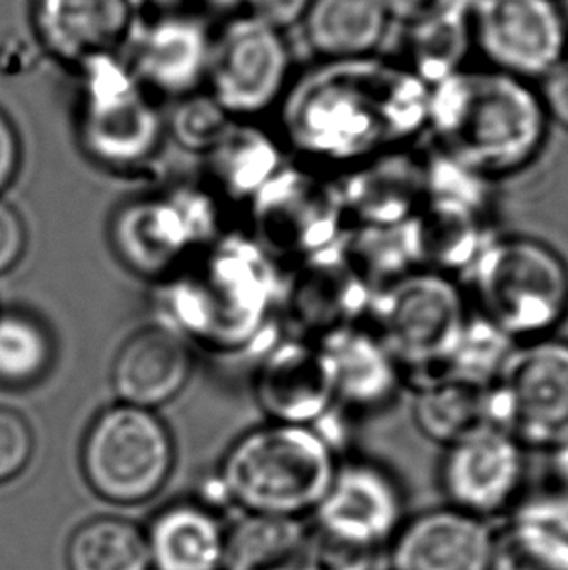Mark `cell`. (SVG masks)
I'll use <instances>...</instances> for the list:
<instances>
[{
  "instance_id": "6da1fadb",
  "label": "cell",
  "mask_w": 568,
  "mask_h": 570,
  "mask_svg": "<svg viewBox=\"0 0 568 570\" xmlns=\"http://www.w3.org/2000/svg\"><path fill=\"white\" fill-rule=\"evenodd\" d=\"M278 104L286 147L307 168L337 176L413 147L427 131L429 86L372 55L323 61Z\"/></svg>"
},
{
  "instance_id": "7a4b0ae2",
  "label": "cell",
  "mask_w": 568,
  "mask_h": 570,
  "mask_svg": "<svg viewBox=\"0 0 568 570\" xmlns=\"http://www.w3.org/2000/svg\"><path fill=\"white\" fill-rule=\"evenodd\" d=\"M549 125L538 88L491 67L460 69L429 88L424 135L438 155L487 181L536 163Z\"/></svg>"
},
{
  "instance_id": "3957f363",
  "label": "cell",
  "mask_w": 568,
  "mask_h": 570,
  "mask_svg": "<svg viewBox=\"0 0 568 570\" xmlns=\"http://www.w3.org/2000/svg\"><path fill=\"white\" fill-rule=\"evenodd\" d=\"M164 283L161 324L215 353L252 347L283 309L277 262L252 236L221 234Z\"/></svg>"
},
{
  "instance_id": "277c9868",
  "label": "cell",
  "mask_w": 568,
  "mask_h": 570,
  "mask_svg": "<svg viewBox=\"0 0 568 570\" xmlns=\"http://www.w3.org/2000/svg\"><path fill=\"white\" fill-rule=\"evenodd\" d=\"M335 471L333 446L315 426L271 421L232 444L216 483L252 514L296 518L317 509Z\"/></svg>"
},
{
  "instance_id": "5b68a950",
  "label": "cell",
  "mask_w": 568,
  "mask_h": 570,
  "mask_svg": "<svg viewBox=\"0 0 568 570\" xmlns=\"http://www.w3.org/2000/svg\"><path fill=\"white\" fill-rule=\"evenodd\" d=\"M468 301L515 343L555 335L568 316V265L530 236H492L469 267Z\"/></svg>"
},
{
  "instance_id": "8992f818",
  "label": "cell",
  "mask_w": 568,
  "mask_h": 570,
  "mask_svg": "<svg viewBox=\"0 0 568 570\" xmlns=\"http://www.w3.org/2000/svg\"><path fill=\"white\" fill-rule=\"evenodd\" d=\"M471 316L456 278L413 269L376 288L364 324L392 353L403 384L423 387L444 368Z\"/></svg>"
},
{
  "instance_id": "52a82bcc",
  "label": "cell",
  "mask_w": 568,
  "mask_h": 570,
  "mask_svg": "<svg viewBox=\"0 0 568 570\" xmlns=\"http://www.w3.org/2000/svg\"><path fill=\"white\" fill-rule=\"evenodd\" d=\"M80 72V147L109 170H139L158 155L166 132L150 92L121 57L88 62Z\"/></svg>"
},
{
  "instance_id": "ba28073f",
  "label": "cell",
  "mask_w": 568,
  "mask_h": 570,
  "mask_svg": "<svg viewBox=\"0 0 568 570\" xmlns=\"http://www.w3.org/2000/svg\"><path fill=\"white\" fill-rule=\"evenodd\" d=\"M489 423L523 448L554 452L568 442V341L516 343L487 392Z\"/></svg>"
},
{
  "instance_id": "9c48e42d",
  "label": "cell",
  "mask_w": 568,
  "mask_h": 570,
  "mask_svg": "<svg viewBox=\"0 0 568 570\" xmlns=\"http://www.w3.org/2000/svg\"><path fill=\"white\" fill-rule=\"evenodd\" d=\"M174 458L172 432L158 413L127 403L104 409L82 442L86 481L117 504L153 499L168 481Z\"/></svg>"
},
{
  "instance_id": "30bf717a",
  "label": "cell",
  "mask_w": 568,
  "mask_h": 570,
  "mask_svg": "<svg viewBox=\"0 0 568 570\" xmlns=\"http://www.w3.org/2000/svg\"><path fill=\"white\" fill-rule=\"evenodd\" d=\"M252 238L278 263L306 262L341 244L351 228L337 178L307 166H283L249 199Z\"/></svg>"
},
{
  "instance_id": "8fae6325",
  "label": "cell",
  "mask_w": 568,
  "mask_h": 570,
  "mask_svg": "<svg viewBox=\"0 0 568 570\" xmlns=\"http://www.w3.org/2000/svg\"><path fill=\"white\" fill-rule=\"evenodd\" d=\"M218 236L216 207L197 189H172L129 200L111 223V244L127 269L161 281Z\"/></svg>"
},
{
  "instance_id": "7c38bea8",
  "label": "cell",
  "mask_w": 568,
  "mask_h": 570,
  "mask_svg": "<svg viewBox=\"0 0 568 570\" xmlns=\"http://www.w3.org/2000/svg\"><path fill=\"white\" fill-rule=\"evenodd\" d=\"M291 62L283 31L252 14L234 18L215 33L208 96L232 119L265 114L288 90Z\"/></svg>"
},
{
  "instance_id": "4fadbf2b",
  "label": "cell",
  "mask_w": 568,
  "mask_h": 570,
  "mask_svg": "<svg viewBox=\"0 0 568 570\" xmlns=\"http://www.w3.org/2000/svg\"><path fill=\"white\" fill-rule=\"evenodd\" d=\"M471 36L491 69L528 82L543 80L568 55L559 0H477Z\"/></svg>"
},
{
  "instance_id": "5bb4252c",
  "label": "cell",
  "mask_w": 568,
  "mask_h": 570,
  "mask_svg": "<svg viewBox=\"0 0 568 570\" xmlns=\"http://www.w3.org/2000/svg\"><path fill=\"white\" fill-rule=\"evenodd\" d=\"M145 7V0H31V23L47 53L80 70L131 49Z\"/></svg>"
},
{
  "instance_id": "9a60e30c",
  "label": "cell",
  "mask_w": 568,
  "mask_h": 570,
  "mask_svg": "<svg viewBox=\"0 0 568 570\" xmlns=\"http://www.w3.org/2000/svg\"><path fill=\"white\" fill-rule=\"evenodd\" d=\"M445 448L440 483L452 509L487 518L515 502L526 473V450L507 432L484 424Z\"/></svg>"
},
{
  "instance_id": "2e32d148",
  "label": "cell",
  "mask_w": 568,
  "mask_h": 570,
  "mask_svg": "<svg viewBox=\"0 0 568 570\" xmlns=\"http://www.w3.org/2000/svg\"><path fill=\"white\" fill-rule=\"evenodd\" d=\"M284 283L283 309L298 337L322 340L349 325L364 324L376 288L362 277L341 244L294 265Z\"/></svg>"
},
{
  "instance_id": "e0dca14e",
  "label": "cell",
  "mask_w": 568,
  "mask_h": 570,
  "mask_svg": "<svg viewBox=\"0 0 568 570\" xmlns=\"http://www.w3.org/2000/svg\"><path fill=\"white\" fill-rule=\"evenodd\" d=\"M255 400L273 423L317 426L337 405L330 358L320 341L271 345L254 380Z\"/></svg>"
},
{
  "instance_id": "ac0fdd59",
  "label": "cell",
  "mask_w": 568,
  "mask_h": 570,
  "mask_svg": "<svg viewBox=\"0 0 568 570\" xmlns=\"http://www.w3.org/2000/svg\"><path fill=\"white\" fill-rule=\"evenodd\" d=\"M315 512L317 532L359 548L380 549L401 528L403 499L384 468L349 462L337 468Z\"/></svg>"
},
{
  "instance_id": "d6986e66",
  "label": "cell",
  "mask_w": 568,
  "mask_h": 570,
  "mask_svg": "<svg viewBox=\"0 0 568 570\" xmlns=\"http://www.w3.org/2000/svg\"><path fill=\"white\" fill-rule=\"evenodd\" d=\"M213 43L215 33L205 20L182 10L161 12L143 23L129 67L148 92L184 100L207 85Z\"/></svg>"
},
{
  "instance_id": "ffe728a7",
  "label": "cell",
  "mask_w": 568,
  "mask_h": 570,
  "mask_svg": "<svg viewBox=\"0 0 568 570\" xmlns=\"http://www.w3.org/2000/svg\"><path fill=\"white\" fill-rule=\"evenodd\" d=\"M335 178L351 226H403L429 193L427 156L413 147L378 156Z\"/></svg>"
},
{
  "instance_id": "44dd1931",
  "label": "cell",
  "mask_w": 568,
  "mask_h": 570,
  "mask_svg": "<svg viewBox=\"0 0 568 570\" xmlns=\"http://www.w3.org/2000/svg\"><path fill=\"white\" fill-rule=\"evenodd\" d=\"M192 371V345L158 322L140 327L119 347L111 385L119 403L156 411L184 392Z\"/></svg>"
},
{
  "instance_id": "7402d4cb",
  "label": "cell",
  "mask_w": 568,
  "mask_h": 570,
  "mask_svg": "<svg viewBox=\"0 0 568 570\" xmlns=\"http://www.w3.org/2000/svg\"><path fill=\"white\" fill-rule=\"evenodd\" d=\"M494 535L458 509L419 514L395 533L392 570H492Z\"/></svg>"
},
{
  "instance_id": "603a6c76",
  "label": "cell",
  "mask_w": 568,
  "mask_h": 570,
  "mask_svg": "<svg viewBox=\"0 0 568 570\" xmlns=\"http://www.w3.org/2000/svg\"><path fill=\"white\" fill-rule=\"evenodd\" d=\"M491 238L484 205L440 195H427L421 208L403 224L413 269L450 277L468 273Z\"/></svg>"
},
{
  "instance_id": "cb8c5ba5",
  "label": "cell",
  "mask_w": 568,
  "mask_h": 570,
  "mask_svg": "<svg viewBox=\"0 0 568 570\" xmlns=\"http://www.w3.org/2000/svg\"><path fill=\"white\" fill-rule=\"evenodd\" d=\"M317 341L330 358L339 407L378 411L405 385L400 364L369 325H349Z\"/></svg>"
},
{
  "instance_id": "d4e9b609",
  "label": "cell",
  "mask_w": 568,
  "mask_h": 570,
  "mask_svg": "<svg viewBox=\"0 0 568 570\" xmlns=\"http://www.w3.org/2000/svg\"><path fill=\"white\" fill-rule=\"evenodd\" d=\"M492 570H568V493L539 494L494 538Z\"/></svg>"
},
{
  "instance_id": "484cf974",
  "label": "cell",
  "mask_w": 568,
  "mask_h": 570,
  "mask_svg": "<svg viewBox=\"0 0 568 570\" xmlns=\"http://www.w3.org/2000/svg\"><path fill=\"white\" fill-rule=\"evenodd\" d=\"M302 23L323 61H345L376 53L392 16L385 0H312Z\"/></svg>"
},
{
  "instance_id": "4316f807",
  "label": "cell",
  "mask_w": 568,
  "mask_h": 570,
  "mask_svg": "<svg viewBox=\"0 0 568 570\" xmlns=\"http://www.w3.org/2000/svg\"><path fill=\"white\" fill-rule=\"evenodd\" d=\"M146 541L154 570H218L223 567V528L205 507H169L156 517Z\"/></svg>"
},
{
  "instance_id": "83f0119b",
  "label": "cell",
  "mask_w": 568,
  "mask_h": 570,
  "mask_svg": "<svg viewBox=\"0 0 568 570\" xmlns=\"http://www.w3.org/2000/svg\"><path fill=\"white\" fill-rule=\"evenodd\" d=\"M306 532L296 518L252 514L224 533L226 570H281L304 557Z\"/></svg>"
},
{
  "instance_id": "f1b7e54d",
  "label": "cell",
  "mask_w": 568,
  "mask_h": 570,
  "mask_svg": "<svg viewBox=\"0 0 568 570\" xmlns=\"http://www.w3.org/2000/svg\"><path fill=\"white\" fill-rule=\"evenodd\" d=\"M398 59L423 85L434 86L463 69V61L473 46L471 16L444 14L403 26Z\"/></svg>"
},
{
  "instance_id": "f546056e",
  "label": "cell",
  "mask_w": 568,
  "mask_h": 570,
  "mask_svg": "<svg viewBox=\"0 0 568 570\" xmlns=\"http://www.w3.org/2000/svg\"><path fill=\"white\" fill-rule=\"evenodd\" d=\"M207 160L218 189L247 203L283 168L277 142L249 125L232 124Z\"/></svg>"
},
{
  "instance_id": "4dcf8cb0",
  "label": "cell",
  "mask_w": 568,
  "mask_h": 570,
  "mask_svg": "<svg viewBox=\"0 0 568 570\" xmlns=\"http://www.w3.org/2000/svg\"><path fill=\"white\" fill-rule=\"evenodd\" d=\"M484 385L469 384L461 380H440L415 390L413 415L419 431L440 444L453 440L489 423Z\"/></svg>"
},
{
  "instance_id": "1f68e13d",
  "label": "cell",
  "mask_w": 568,
  "mask_h": 570,
  "mask_svg": "<svg viewBox=\"0 0 568 570\" xmlns=\"http://www.w3.org/2000/svg\"><path fill=\"white\" fill-rule=\"evenodd\" d=\"M70 570H150L146 533L121 518H94L72 533Z\"/></svg>"
},
{
  "instance_id": "d6a6232c",
  "label": "cell",
  "mask_w": 568,
  "mask_h": 570,
  "mask_svg": "<svg viewBox=\"0 0 568 570\" xmlns=\"http://www.w3.org/2000/svg\"><path fill=\"white\" fill-rule=\"evenodd\" d=\"M55 363L53 333L26 309L0 312V385L30 387L46 379Z\"/></svg>"
},
{
  "instance_id": "836d02e7",
  "label": "cell",
  "mask_w": 568,
  "mask_h": 570,
  "mask_svg": "<svg viewBox=\"0 0 568 570\" xmlns=\"http://www.w3.org/2000/svg\"><path fill=\"white\" fill-rule=\"evenodd\" d=\"M232 124L234 119L208 94H193L179 104L169 121V131L182 147L207 156Z\"/></svg>"
},
{
  "instance_id": "e575fe53",
  "label": "cell",
  "mask_w": 568,
  "mask_h": 570,
  "mask_svg": "<svg viewBox=\"0 0 568 570\" xmlns=\"http://www.w3.org/2000/svg\"><path fill=\"white\" fill-rule=\"evenodd\" d=\"M33 431L16 409L0 405V483L20 475L33 455Z\"/></svg>"
},
{
  "instance_id": "d590c367",
  "label": "cell",
  "mask_w": 568,
  "mask_h": 570,
  "mask_svg": "<svg viewBox=\"0 0 568 570\" xmlns=\"http://www.w3.org/2000/svg\"><path fill=\"white\" fill-rule=\"evenodd\" d=\"M380 549L359 548L317 532L306 541L304 561L314 570H376Z\"/></svg>"
},
{
  "instance_id": "8d00e7d4",
  "label": "cell",
  "mask_w": 568,
  "mask_h": 570,
  "mask_svg": "<svg viewBox=\"0 0 568 570\" xmlns=\"http://www.w3.org/2000/svg\"><path fill=\"white\" fill-rule=\"evenodd\" d=\"M390 16L401 26L423 22L444 14H469L473 12L477 0H385Z\"/></svg>"
},
{
  "instance_id": "74e56055",
  "label": "cell",
  "mask_w": 568,
  "mask_h": 570,
  "mask_svg": "<svg viewBox=\"0 0 568 570\" xmlns=\"http://www.w3.org/2000/svg\"><path fill=\"white\" fill-rule=\"evenodd\" d=\"M28 246L26 224L20 213L0 197V275L22 262Z\"/></svg>"
},
{
  "instance_id": "f35d334b",
  "label": "cell",
  "mask_w": 568,
  "mask_h": 570,
  "mask_svg": "<svg viewBox=\"0 0 568 570\" xmlns=\"http://www.w3.org/2000/svg\"><path fill=\"white\" fill-rule=\"evenodd\" d=\"M549 124L561 125L568 131V55L543 80L539 88Z\"/></svg>"
},
{
  "instance_id": "ab89813d",
  "label": "cell",
  "mask_w": 568,
  "mask_h": 570,
  "mask_svg": "<svg viewBox=\"0 0 568 570\" xmlns=\"http://www.w3.org/2000/svg\"><path fill=\"white\" fill-rule=\"evenodd\" d=\"M310 4L312 0H247L246 8L249 14L284 31L304 20Z\"/></svg>"
},
{
  "instance_id": "60d3db41",
  "label": "cell",
  "mask_w": 568,
  "mask_h": 570,
  "mask_svg": "<svg viewBox=\"0 0 568 570\" xmlns=\"http://www.w3.org/2000/svg\"><path fill=\"white\" fill-rule=\"evenodd\" d=\"M22 148L14 124L0 109V193L4 191L20 170Z\"/></svg>"
},
{
  "instance_id": "b9f144b4",
  "label": "cell",
  "mask_w": 568,
  "mask_h": 570,
  "mask_svg": "<svg viewBox=\"0 0 568 570\" xmlns=\"http://www.w3.org/2000/svg\"><path fill=\"white\" fill-rule=\"evenodd\" d=\"M549 454L554 455L555 470L568 483V442Z\"/></svg>"
},
{
  "instance_id": "7bdbcfd3",
  "label": "cell",
  "mask_w": 568,
  "mask_h": 570,
  "mask_svg": "<svg viewBox=\"0 0 568 570\" xmlns=\"http://www.w3.org/2000/svg\"><path fill=\"white\" fill-rule=\"evenodd\" d=\"M205 4L221 12H236L239 8L247 7V0H205Z\"/></svg>"
},
{
  "instance_id": "ee69618b",
  "label": "cell",
  "mask_w": 568,
  "mask_h": 570,
  "mask_svg": "<svg viewBox=\"0 0 568 570\" xmlns=\"http://www.w3.org/2000/svg\"><path fill=\"white\" fill-rule=\"evenodd\" d=\"M145 4H154L160 12H174L182 8L184 0H145Z\"/></svg>"
},
{
  "instance_id": "f6af8a7d",
  "label": "cell",
  "mask_w": 568,
  "mask_h": 570,
  "mask_svg": "<svg viewBox=\"0 0 568 570\" xmlns=\"http://www.w3.org/2000/svg\"><path fill=\"white\" fill-rule=\"evenodd\" d=\"M281 570H314L310 564L304 561V559H300V561H296V563L288 564V567H284V569Z\"/></svg>"
}]
</instances>
